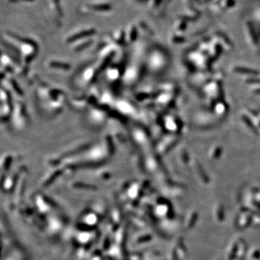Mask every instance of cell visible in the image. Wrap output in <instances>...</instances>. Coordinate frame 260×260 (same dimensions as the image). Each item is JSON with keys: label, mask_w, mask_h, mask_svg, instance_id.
<instances>
[{"label": "cell", "mask_w": 260, "mask_h": 260, "mask_svg": "<svg viewBox=\"0 0 260 260\" xmlns=\"http://www.w3.org/2000/svg\"><path fill=\"white\" fill-rule=\"evenodd\" d=\"M95 9H100V10H106V9H111V6L108 4H100V5L94 6Z\"/></svg>", "instance_id": "cell-1"}]
</instances>
